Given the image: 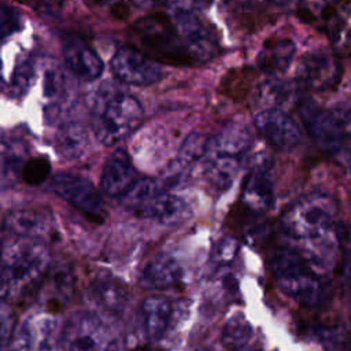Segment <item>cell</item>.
Listing matches in <instances>:
<instances>
[{
	"instance_id": "cell-1",
	"label": "cell",
	"mask_w": 351,
	"mask_h": 351,
	"mask_svg": "<svg viewBox=\"0 0 351 351\" xmlns=\"http://www.w3.org/2000/svg\"><path fill=\"white\" fill-rule=\"evenodd\" d=\"M281 228L310 266L318 271L330 270L337 261L340 236L335 223L333 202L314 193L296 200L281 218Z\"/></svg>"
},
{
	"instance_id": "cell-2",
	"label": "cell",
	"mask_w": 351,
	"mask_h": 351,
	"mask_svg": "<svg viewBox=\"0 0 351 351\" xmlns=\"http://www.w3.org/2000/svg\"><path fill=\"white\" fill-rule=\"evenodd\" d=\"M267 262L277 287L300 306L319 308L329 300L328 284L296 250L277 247L271 250Z\"/></svg>"
},
{
	"instance_id": "cell-3",
	"label": "cell",
	"mask_w": 351,
	"mask_h": 351,
	"mask_svg": "<svg viewBox=\"0 0 351 351\" xmlns=\"http://www.w3.org/2000/svg\"><path fill=\"white\" fill-rule=\"evenodd\" d=\"M51 269L48 250L36 241L11 243L4 247L1 263V299L19 300L37 291Z\"/></svg>"
},
{
	"instance_id": "cell-4",
	"label": "cell",
	"mask_w": 351,
	"mask_h": 351,
	"mask_svg": "<svg viewBox=\"0 0 351 351\" xmlns=\"http://www.w3.org/2000/svg\"><path fill=\"white\" fill-rule=\"evenodd\" d=\"M143 121L138 100L115 85L104 84L97 92L92 107V129L96 138L106 147L132 134Z\"/></svg>"
},
{
	"instance_id": "cell-5",
	"label": "cell",
	"mask_w": 351,
	"mask_h": 351,
	"mask_svg": "<svg viewBox=\"0 0 351 351\" xmlns=\"http://www.w3.org/2000/svg\"><path fill=\"white\" fill-rule=\"evenodd\" d=\"M252 144L244 123H229L207 140L203 155L204 176L215 191H226L237 176L243 158Z\"/></svg>"
},
{
	"instance_id": "cell-6",
	"label": "cell",
	"mask_w": 351,
	"mask_h": 351,
	"mask_svg": "<svg viewBox=\"0 0 351 351\" xmlns=\"http://www.w3.org/2000/svg\"><path fill=\"white\" fill-rule=\"evenodd\" d=\"M130 37L134 48L154 60L170 66H191L192 59L171 18L163 14L147 15L133 23Z\"/></svg>"
},
{
	"instance_id": "cell-7",
	"label": "cell",
	"mask_w": 351,
	"mask_h": 351,
	"mask_svg": "<svg viewBox=\"0 0 351 351\" xmlns=\"http://www.w3.org/2000/svg\"><path fill=\"white\" fill-rule=\"evenodd\" d=\"M119 200L132 214L165 225L181 223L189 215L188 204L181 197L167 192L163 184L151 178L137 180Z\"/></svg>"
},
{
	"instance_id": "cell-8",
	"label": "cell",
	"mask_w": 351,
	"mask_h": 351,
	"mask_svg": "<svg viewBox=\"0 0 351 351\" xmlns=\"http://www.w3.org/2000/svg\"><path fill=\"white\" fill-rule=\"evenodd\" d=\"M60 351H118V344L96 315L77 311L67 317L62 328Z\"/></svg>"
},
{
	"instance_id": "cell-9",
	"label": "cell",
	"mask_w": 351,
	"mask_h": 351,
	"mask_svg": "<svg viewBox=\"0 0 351 351\" xmlns=\"http://www.w3.org/2000/svg\"><path fill=\"white\" fill-rule=\"evenodd\" d=\"M302 123L315 145L330 155L339 154L346 145V132L339 115L310 100H300Z\"/></svg>"
},
{
	"instance_id": "cell-10",
	"label": "cell",
	"mask_w": 351,
	"mask_h": 351,
	"mask_svg": "<svg viewBox=\"0 0 351 351\" xmlns=\"http://www.w3.org/2000/svg\"><path fill=\"white\" fill-rule=\"evenodd\" d=\"M51 189L90 221L101 222L104 219L100 192L88 178L71 173H59L52 177Z\"/></svg>"
},
{
	"instance_id": "cell-11",
	"label": "cell",
	"mask_w": 351,
	"mask_h": 351,
	"mask_svg": "<svg viewBox=\"0 0 351 351\" xmlns=\"http://www.w3.org/2000/svg\"><path fill=\"white\" fill-rule=\"evenodd\" d=\"M170 16L193 60L207 62L219 52L215 30L200 18L199 12H176Z\"/></svg>"
},
{
	"instance_id": "cell-12",
	"label": "cell",
	"mask_w": 351,
	"mask_h": 351,
	"mask_svg": "<svg viewBox=\"0 0 351 351\" xmlns=\"http://www.w3.org/2000/svg\"><path fill=\"white\" fill-rule=\"evenodd\" d=\"M110 66L114 75L129 85L148 86L163 77V69L159 62L134 47L118 48L111 58Z\"/></svg>"
},
{
	"instance_id": "cell-13",
	"label": "cell",
	"mask_w": 351,
	"mask_h": 351,
	"mask_svg": "<svg viewBox=\"0 0 351 351\" xmlns=\"http://www.w3.org/2000/svg\"><path fill=\"white\" fill-rule=\"evenodd\" d=\"M255 128L274 148L289 151L302 141V130L295 119L280 107L263 108L255 115Z\"/></svg>"
},
{
	"instance_id": "cell-14",
	"label": "cell",
	"mask_w": 351,
	"mask_h": 351,
	"mask_svg": "<svg viewBox=\"0 0 351 351\" xmlns=\"http://www.w3.org/2000/svg\"><path fill=\"white\" fill-rule=\"evenodd\" d=\"M296 77L299 84L308 90H329L340 81L341 64L333 53L325 51L310 52L300 59Z\"/></svg>"
},
{
	"instance_id": "cell-15",
	"label": "cell",
	"mask_w": 351,
	"mask_h": 351,
	"mask_svg": "<svg viewBox=\"0 0 351 351\" xmlns=\"http://www.w3.org/2000/svg\"><path fill=\"white\" fill-rule=\"evenodd\" d=\"M241 203L254 214H262L271 208L274 203V182L265 160L258 162L244 177Z\"/></svg>"
},
{
	"instance_id": "cell-16",
	"label": "cell",
	"mask_w": 351,
	"mask_h": 351,
	"mask_svg": "<svg viewBox=\"0 0 351 351\" xmlns=\"http://www.w3.org/2000/svg\"><path fill=\"white\" fill-rule=\"evenodd\" d=\"M137 181V173L130 156L123 149H115L106 160L100 174L101 191L112 197L125 195Z\"/></svg>"
},
{
	"instance_id": "cell-17",
	"label": "cell",
	"mask_w": 351,
	"mask_h": 351,
	"mask_svg": "<svg viewBox=\"0 0 351 351\" xmlns=\"http://www.w3.org/2000/svg\"><path fill=\"white\" fill-rule=\"evenodd\" d=\"M62 53L67 69L84 81H93L103 73V62L99 55L77 36H69L62 44Z\"/></svg>"
},
{
	"instance_id": "cell-18",
	"label": "cell",
	"mask_w": 351,
	"mask_h": 351,
	"mask_svg": "<svg viewBox=\"0 0 351 351\" xmlns=\"http://www.w3.org/2000/svg\"><path fill=\"white\" fill-rule=\"evenodd\" d=\"M207 140L199 133L189 134L181 144L174 159L163 173V186L174 188L185 182L189 171L200 160L206 151Z\"/></svg>"
},
{
	"instance_id": "cell-19",
	"label": "cell",
	"mask_w": 351,
	"mask_h": 351,
	"mask_svg": "<svg viewBox=\"0 0 351 351\" xmlns=\"http://www.w3.org/2000/svg\"><path fill=\"white\" fill-rule=\"evenodd\" d=\"M89 292L95 303L111 315H121L129 302V292L125 284L108 273L96 274L90 280Z\"/></svg>"
},
{
	"instance_id": "cell-20",
	"label": "cell",
	"mask_w": 351,
	"mask_h": 351,
	"mask_svg": "<svg viewBox=\"0 0 351 351\" xmlns=\"http://www.w3.org/2000/svg\"><path fill=\"white\" fill-rule=\"evenodd\" d=\"M184 281V269L181 263L169 254H160L152 258L140 276V284L148 289H170L181 285Z\"/></svg>"
},
{
	"instance_id": "cell-21",
	"label": "cell",
	"mask_w": 351,
	"mask_h": 351,
	"mask_svg": "<svg viewBox=\"0 0 351 351\" xmlns=\"http://www.w3.org/2000/svg\"><path fill=\"white\" fill-rule=\"evenodd\" d=\"M325 29L339 55L351 53V0H337L324 8Z\"/></svg>"
},
{
	"instance_id": "cell-22",
	"label": "cell",
	"mask_w": 351,
	"mask_h": 351,
	"mask_svg": "<svg viewBox=\"0 0 351 351\" xmlns=\"http://www.w3.org/2000/svg\"><path fill=\"white\" fill-rule=\"evenodd\" d=\"M5 225L12 233L27 239L45 237L53 229V221L49 213L36 207H22L10 211Z\"/></svg>"
},
{
	"instance_id": "cell-23",
	"label": "cell",
	"mask_w": 351,
	"mask_h": 351,
	"mask_svg": "<svg viewBox=\"0 0 351 351\" xmlns=\"http://www.w3.org/2000/svg\"><path fill=\"white\" fill-rule=\"evenodd\" d=\"M173 315L171 303L160 295H152L143 300L138 311L140 325L148 340H159L166 333Z\"/></svg>"
},
{
	"instance_id": "cell-24",
	"label": "cell",
	"mask_w": 351,
	"mask_h": 351,
	"mask_svg": "<svg viewBox=\"0 0 351 351\" xmlns=\"http://www.w3.org/2000/svg\"><path fill=\"white\" fill-rule=\"evenodd\" d=\"M295 51L296 47L291 38L270 37L263 43L256 56V64L266 74H280L291 64Z\"/></svg>"
},
{
	"instance_id": "cell-25",
	"label": "cell",
	"mask_w": 351,
	"mask_h": 351,
	"mask_svg": "<svg viewBox=\"0 0 351 351\" xmlns=\"http://www.w3.org/2000/svg\"><path fill=\"white\" fill-rule=\"evenodd\" d=\"M55 147L59 155L67 160L80 159L88 148V134L78 122H67L59 128L55 136Z\"/></svg>"
},
{
	"instance_id": "cell-26",
	"label": "cell",
	"mask_w": 351,
	"mask_h": 351,
	"mask_svg": "<svg viewBox=\"0 0 351 351\" xmlns=\"http://www.w3.org/2000/svg\"><path fill=\"white\" fill-rule=\"evenodd\" d=\"M256 78V71L251 66H240L228 70L219 85L218 92L233 101H243L251 93L254 82Z\"/></svg>"
},
{
	"instance_id": "cell-27",
	"label": "cell",
	"mask_w": 351,
	"mask_h": 351,
	"mask_svg": "<svg viewBox=\"0 0 351 351\" xmlns=\"http://www.w3.org/2000/svg\"><path fill=\"white\" fill-rule=\"evenodd\" d=\"M47 280L49 284V298H48V307L52 311H58L70 298L73 292V274L67 266H58L55 269H49L47 274Z\"/></svg>"
},
{
	"instance_id": "cell-28",
	"label": "cell",
	"mask_w": 351,
	"mask_h": 351,
	"mask_svg": "<svg viewBox=\"0 0 351 351\" xmlns=\"http://www.w3.org/2000/svg\"><path fill=\"white\" fill-rule=\"evenodd\" d=\"M251 336L252 326L243 314H236L230 317L221 330V341L230 351L247 347Z\"/></svg>"
},
{
	"instance_id": "cell-29",
	"label": "cell",
	"mask_w": 351,
	"mask_h": 351,
	"mask_svg": "<svg viewBox=\"0 0 351 351\" xmlns=\"http://www.w3.org/2000/svg\"><path fill=\"white\" fill-rule=\"evenodd\" d=\"M292 97V89L288 82H284L278 78H270L262 82L256 88V99L259 103H266L269 107H278L282 103H287Z\"/></svg>"
},
{
	"instance_id": "cell-30",
	"label": "cell",
	"mask_w": 351,
	"mask_h": 351,
	"mask_svg": "<svg viewBox=\"0 0 351 351\" xmlns=\"http://www.w3.org/2000/svg\"><path fill=\"white\" fill-rule=\"evenodd\" d=\"M51 173V165L47 158L34 156L27 159L21 167V177L29 185L43 184Z\"/></svg>"
},
{
	"instance_id": "cell-31",
	"label": "cell",
	"mask_w": 351,
	"mask_h": 351,
	"mask_svg": "<svg viewBox=\"0 0 351 351\" xmlns=\"http://www.w3.org/2000/svg\"><path fill=\"white\" fill-rule=\"evenodd\" d=\"M33 77H34V66H33L32 60H29V59L22 60V63H19L15 67L12 77L10 80V86H8L10 96H12V97L23 96L30 86Z\"/></svg>"
},
{
	"instance_id": "cell-32",
	"label": "cell",
	"mask_w": 351,
	"mask_h": 351,
	"mask_svg": "<svg viewBox=\"0 0 351 351\" xmlns=\"http://www.w3.org/2000/svg\"><path fill=\"white\" fill-rule=\"evenodd\" d=\"M240 248V243L233 236H225L214 245L211 251V261L218 265H228L234 259Z\"/></svg>"
},
{
	"instance_id": "cell-33",
	"label": "cell",
	"mask_w": 351,
	"mask_h": 351,
	"mask_svg": "<svg viewBox=\"0 0 351 351\" xmlns=\"http://www.w3.org/2000/svg\"><path fill=\"white\" fill-rule=\"evenodd\" d=\"M33 344V330L29 325L18 326L8 343L5 344L7 351H29Z\"/></svg>"
},
{
	"instance_id": "cell-34",
	"label": "cell",
	"mask_w": 351,
	"mask_h": 351,
	"mask_svg": "<svg viewBox=\"0 0 351 351\" xmlns=\"http://www.w3.org/2000/svg\"><path fill=\"white\" fill-rule=\"evenodd\" d=\"M210 4V0H167L169 14L200 12Z\"/></svg>"
},
{
	"instance_id": "cell-35",
	"label": "cell",
	"mask_w": 351,
	"mask_h": 351,
	"mask_svg": "<svg viewBox=\"0 0 351 351\" xmlns=\"http://www.w3.org/2000/svg\"><path fill=\"white\" fill-rule=\"evenodd\" d=\"M1 36L3 38L12 34L14 32H16L21 27V18L18 15V12L8 7L7 4L1 5Z\"/></svg>"
},
{
	"instance_id": "cell-36",
	"label": "cell",
	"mask_w": 351,
	"mask_h": 351,
	"mask_svg": "<svg viewBox=\"0 0 351 351\" xmlns=\"http://www.w3.org/2000/svg\"><path fill=\"white\" fill-rule=\"evenodd\" d=\"M340 281L343 288L351 295V245L344 252L340 266Z\"/></svg>"
},
{
	"instance_id": "cell-37",
	"label": "cell",
	"mask_w": 351,
	"mask_h": 351,
	"mask_svg": "<svg viewBox=\"0 0 351 351\" xmlns=\"http://www.w3.org/2000/svg\"><path fill=\"white\" fill-rule=\"evenodd\" d=\"M62 88V75L56 70H51L47 73L45 77V84H44V90L47 96H53L56 95Z\"/></svg>"
},
{
	"instance_id": "cell-38",
	"label": "cell",
	"mask_w": 351,
	"mask_h": 351,
	"mask_svg": "<svg viewBox=\"0 0 351 351\" xmlns=\"http://www.w3.org/2000/svg\"><path fill=\"white\" fill-rule=\"evenodd\" d=\"M1 322H3L1 324V343H3V347H5V344L8 343V340L12 336L14 330L16 329L11 314H7L5 308H3V313H1Z\"/></svg>"
},
{
	"instance_id": "cell-39",
	"label": "cell",
	"mask_w": 351,
	"mask_h": 351,
	"mask_svg": "<svg viewBox=\"0 0 351 351\" xmlns=\"http://www.w3.org/2000/svg\"><path fill=\"white\" fill-rule=\"evenodd\" d=\"M137 8L141 10H154L158 8L159 5H162L165 1L167 0H130Z\"/></svg>"
},
{
	"instance_id": "cell-40",
	"label": "cell",
	"mask_w": 351,
	"mask_h": 351,
	"mask_svg": "<svg viewBox=\"0 0 351 351\" xmlns=\"http://www.w3.org/2000/svg\"><path fill=\"white\" fill-rule=\"evenodd\" d=\"M111 14H112V16L117 18V19H125V18H128V15H129V10H128V7H126L125 4L118 3V4H115V5L111 8Z\"/></svg>"
},
{
	"instance_id": "cell-41",
	"label": "cell",
	"mask_w": 351,
	"mask_h": 351,
	"mask_svg": "<svg viewBox=\"0 0 351 351\" xmlns=\"http://www.w3.org/2000/svg\"><path fill=\"white\" fill-rule=\"evenodd\" d=\"M132 351H165V350H162L159 347H155V346H140V347H137Z\"/></svg>"
},
{
	"instance_id": "cell-42",
	"label": "cell",
	"mask_w": 351,
	"mask_h": 351,
	"mask_svg": "<svg viewBox=\"0 0 351 351\" xmlns=\"http://www.w3.org/2000/svg\"><path fill=\"white\" fill-rule=\"evenodd\" d=\"M270 3L276 4V5H280V7H284V5H289L293 0H269Z\"/></svg>"
},
{
	"instance_id": "cell-43",
	"label": "cell",
	"mask_w": 351,
	"mask_h": 351,
	"mask_svg": "<svg viewBox=\"0 0 351 351\" xmlns=\"http://www.w3.org/2000/svg\"><path fill=\"white\" fill-rule=\"evenodd\" d=\"M315 3H319V4H322L324 5V8L325 7H328V5H330V4H333V3H336L337 0H314Z\"/></svg>"
},
{
	"instance_id": "cell-44",
	"label": "cell",
	"mask_w": 351,
	"mask_h": 351,
	"mask_svg": "<svg viewBox=\"0 0 351 351\" xmlns=\"http://www.w3.org/2000/svg\"><path fill=\"white\" fill-rule=\"evenodd\" d=\"M43 1H45V3H47V4H49V5H55V4L60 3L62 0H43Z\"/></svg>"
},
{
	"instance_id": "cell-45",
	"label": "cell",
	"mask_w": 351,
	"mask_h": 351,
	"mask_svg": "<svg viewBox=\"0 0 351 351\" xmlns=\"http://www.w3.org/2000/svg\"><path fill=\"white\" fill-rule=\"evenodd\" d=\"M93 1H96V3H103V1H106V0H93Z\"/></svg>"
},
{
	"instance_id": "cell-46",
	"label": "cell",
	"mask_w": 351,
	"mask_h": 351,
	"mask_svg": "<svg viewBox=\"0 0 351 351\" xmlns=\"http://www.w3.org/2000/svg\"><path fill=\"white\" fill-rule=\"evenodd\" d=\"M199 351H210V350H199Z\"/></svg>"
}]
</instances>
